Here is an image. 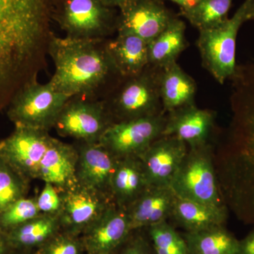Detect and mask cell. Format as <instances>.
I'll list each match as a JSON object with an SVG mask.
<instances>
[{
  "label": "cell",
  "mask_w": 254,
  "mask_h": 254,
  "mask_svg": "<svg viewBox=\"0 0 254 254\" xmlns=\"http://www.w3.org/2000/svg\"><path fill=\"white\" fill-rule=\"evenodd\" d=\"M108 39H73L54 35L48 56L55 66L49 81L55 89L69 98L104 100L123 78L108 52Z\"/></svg>",
  "instance_id": "cell-3"
},
{
  "label": "cell",
  "mask_w": 254,
  "mask_h": 254,
  "mask_svg": "<svg viewBox=\"0 0 254 254\" xmlns=\"http://www.w3.org/2000/svg\"><path fill=\"white\" fill-rule=\"evenodd\" d=\"M185 239L189 254H236L240 242L224 226L187 232Z\"/></svg>",
  "instance_id": "cell-26"
},
{
  "label": "cell",
  "mask_w": 254,
  "mask_h": 254,
  "mask_svg": "<svg viewBox=\"0 0 254 254\" xmlns=\"http://www.w3.org/2000/svg\"><path fill=\"white\" fill-rule=\"evenodd\" d=\"M236 254H254V229L245 239L239 242Z\"/></svg>",
  "instance_id": "cell-34"
},
{
  "label": "cell",
  "mask_w": 254,
  "mask_h": 254,
  "mask_svg": "<svg viewBox=\"0 0 254 254\" xmlns=\"http://www.w3.org/2000/svg\"><path fill=\"white\" fill-rule=\"evenodd\" d=\"M189 45L186 24L177 16L156 38L148 43L149 64L163 68L176 63Z\"/></svg>",
  "instance_id": "cell-24"
},
{
  "label": "cell",
  "mask_w": 254,
  "mask_h": 254,
  "mask_svg": "<svg viewBox=\"0 0 254 254\" xmlns=\"http://www.w3.org/2000/svg\"><path fill=\"white\" fill-rule=\"evenodd\" d=\"M107 47L123 77L138 74L149 64L148 43L139 37L117 33L108 38Z\"/></svg>",
  "instance_id": "cell-21"
},
{
  "label": "cell",
  "mask_w": 254,
  "mask_h": 254,
  "mask_svg": "<svg viewBox=\"0 0 254 254\" xmlns=\"http://www.w3.org/2000/svg\"><path fill=\"white\" fill-rule=\"evenodd\" d=\"M230 80L231 119L213 148L214 165L227 209L254 225V62L237 65Z\"/></svg>",
  "instance_id": "cell-1"
},
{
  "label": "cell",
  "mask_w": 254,
  "mask_h": 254,
  "mask_svg": "<svg viewBox=\"0 0 254 254\" xmlns=\"http://www.w3.org/2000/svg\"><path fill=\"white\" fill-rule=\"evenodd\" d=\"M233 0H198L188 9L180 10V14L198 30L220 26L228 19Z\"/></svg>",
  "instance_id": "cell-27"
},
{
  "label": "cell",
  "mask_w": 254,
  "mask_h": 254,
  "mask_svg": "<svg viewBox=\"0 0 254 254\" xmlns=\"http://www.w3.org/2000/svg\"><path fill=\"white\" fill-rule=\"evenodd\" d=\"M160 91L165 114L195 104L196 83L176 63L162 68Z\"/></svg>",
  "instance_id": "cell-22"
},
{
  "label": "cell",
  "mask_w": 254,
  "mask_h": 254,
  "mask_svg": "<svg viewBox=\"0 0 254 254\" xmlns=\"http://www.w3.org/2000/svg\"><path fill=\"white\" fill-rule=\"evenodd\" d=\"M118 9L100 0H53V20L73 39H108L117 33Z\"/></svg>",
  "instance_id": "cell-6"
},
{
  "label": "cell",
  "mask_w": 254,
  "mask_h": 254,
  "mask_svg": "<svg viewBox=\"0 0 254 254\" xmlns=\"http://www.w3.org/2000/svg\"><path fill=\"white\" fill-rule=\"evenodd\" d=\"M78 151L74 145L53 138L40 163L37 179L50 183L60 192L78 185L76 165Z\"/></svg>",
  "instance_id": "cell-18"
},
{
  "label": "cell",
  "mask_w": 254,
  "mask_h": 254,
  "mask_svg": "<svg viewBox=\"0 0 254 254\" xmlns=\"http://www.w3.org/2000/svg\"><path fill=\"white\" fill-rule=\"evenodd\" d=\"M161 69L148 64L138 74L122 78L103 100L113 124L165 114L160 91Z\"/></svg>",
  "instance_id": "cell-4"
},
{
  "label": "cell",
  "mask_w": 254,
  "mask_h": 254,
  "mask_svg": "<svg viewBox=\"0 0 254 254\" xmlns=\"http://www.w3.org/2000/svg\"><path fill=\"white\" fill-rule=\"evenodd\" d=\"M215 113L200 109L195 104L166 114L163 136L176 137L186 143L189 148L210 143L215 127Z\"/></svg>",
  "instance_id": "cell-17"
},
{
  "label": "cell",
  "mask_w": 254,
  "mask_h": 254,
  "mask_svg": "<svg viewBox=\"0 0 254 254\" xmlns=\"http://www.w3.org/2000/svg\"><path fill=\"white\" fill-rule=\"evenodd\" d=\"M34 254H86V252L81 237L61 230L34 250Z\"/></svg>",
  "instance_id": "cell-31"
},
{
  "label": "cell",
  "mask_w": 254,
  "mask_h": 254,
  "mask_svg": "<svg viewBox=\"0 0 254 254\" xmlns=\"http://www.w3.org/2000/svg\"><path fill=\"white\" fill-rule=\"evenodd\" d=\"M180 6V10L188 9L196 2L198 0H168Z\"/></svg>",
  "instance_id": "cell-37"
},
{
  "label": "cell",
  "mask_w": 254,
  "mask_h": 254,
  "mask_svg": "<svg viewBox=\"0 0 254 254\" xmlns=\"http://www.w3.org/2000/svg\"><path fill=\"white\" fill-rule=\"evenodd\" d=\"M9 254H34V251L14 249Z\"/></svg>",
  "instance_id": "cell-38"
},
{
  "label": "cell",
  "mask_w": 254,
  "mask_h": 254,
  "mask_svg": "<svg viewBox=\"0 0 254 254\" xmlns=\"http://www.w3.org/2000/svg\"><path fill=\"white\" fill-rule=\"evenodd\" d=\"M76 180L78 185L110 197V181L118 159L98 143L78 142ZM112 200V199H111Z\"/></svg>",
  "instance_id": "cell-15"
},
{
  "label": "cell",
  "mask_w": 254,
  "mask_h": 254,
  "mask_svg": "<svg viewBox=\"0 0 254 254\" xmlns=\"http://www.w3.org/2000/svg\"><path fill=\"white\" fill-rule=\"evenodd\" d=\"M166 114L114 123L99 143L117 159L139 157L163 136Z\"/></svg>",
  "instance_id": "cell-10"
},
{
  "label": "cell",
  "mask_w": 254,
  "mask_h": 254,
  "mask_svg": "<svg viewBox=\"0 0 254 254\" xmlns=\"http://www.w3.org/2000/svg\"><path fill=\"white\" fill-rule=\"evenodd\" d=\"M177 16L163 0H130L118 9L117 33L133 35L148 43Z\"/></svg>",
  "instance_id": "cell-12"
},
{
  "label": "cell",
  "mask_w": 254,
  "mask_h": 254,
  "mask_svg": "<svg viewBox=\"0 0 254 254\" xmlns=\"http://www.w3.org/2000/svg\"><path fill=\"white\" fill-rule=\"evenodd\" d=\"M29 181L0 158V214L16 200L26 197Z\"/></svg>",
  "instance_id": "cell-28"
},
{
  "label": "cell",
  "mask_w": 254,
  "mask_h": 254,
  "mask_svg": "<svg viewBox=\"0 0 254 254\" xmlns=\"http://www.w3.org/2000/svg\"><path fill=\"white\" fill-rule=\"evenodd\" d=\"M226 206L218 207L177 197L171 218L187 232H195L224 226Z\"/></svg>",
  "instance_id": "cell-23"
},
{
  "label": "cell",
  "mask_w": 254,
  "mask_h": 254,
  "mask_svg": "<svg viewBox=\"0 0 254 254\" xmlns=\"http://www.w3.org/2000/svg\"><path fill=\"white\" fill-rule=\"evenodd\" d=\"M60 231L59 215H41L6 234L13 248L34 251Z\"/></svg>",
  "instance_id": "cell-25"
},
{
  "label": "cell",
  "mask_w": 254,
  "mask_h": 254,
  "mask_svg": "<svg viewBox=\"0 0 254 254\" xmlns=\"http://www.w3.org/2000/svg\"><path fill=\"white\" fill-rule=\"evenodd\" d=\"M53 0H0V114L47 69Z\"/></svg>",
  "instance_id": "cell-2"
},
{
  "label": "cell",
  "mask_w": 254,
  "mask_h": 254,
  "mask_svg": "<svg viewBox=\"0 0 254 254\" xmlns=\"http://www.w3.org/2000/svg\"><path fill=\"white\" fill-rule=\"evenodd\" d=\"M49 131L15 127L0 141V158L28 181L37 179L40 163L53 141Z\"/></svg>",
  "instance_id": "cell-11"
},
{
  "label": "cell",
  "mask_w": 254,
  "mask_h": 254,
  "mask_svg": "<svg viewBox=\"0 0 254 254\" xmlns=\"http://www.w3.org/2000/svg\"><path fill=\"white\" fill-rule=\"evenodd\" d=\"M41 215L43 214L38 209L36 198L23 197L0 214V230L8 233Z\"/></svg>",
  "instance_id": "cell-30"
},
{
  "label": "cell",
  "mask_w": 254,
  "mask_h": 254,
  "mask_svg": "<svg viewBox=\"0 0 254 254\" xmlns=\"http://www.w3.org/2000/svg\"><path fill=\"white\" fill-rule=\"evenodd\" d=\"M14 250L10 244L7 234L0 230V254H9Z\"/></svg>",
  "instance_id": "cell-35"
},
{
  "label": "cell",
  "mask_w": 254,
  "mask_h": 254,
  "mask_svg": "<svg viewBox=\"0 0 254 254\" xmlns=\"http://www.w3.org/2000/svg\"><path fill=\"white\" fill-rule=\"evenodd\" d=\"M170 187L177 197L182 199L226 206L215 173L213 145L209 143L189 148Z\"/></svg>",
  "instance_id": "cell-7"
},
{
  "label": "cell",
  "mask_w": 254,
  "mask_h": 254,
  "mask_svg": "<svg viewBox=\"0 0 254 254\" xmlns=\"http://www.w3.org/2000/svg\"><path fill=\"white\" fill-rule=\"evenodd\" d=\"M100 1L106 6L119 9L128 2L130 0H100Z\"/></svg>",
  "instance_id": "cell-36"
},
{
  "label": "cell",
  "mask_w": 254,
  "mask_h": 254,
  "mask_svg": "<svg viewBox=\"0 0 254 254\" xmlns=\"http://www.w3.org/2000/svg\"><path fill=\"white\" fill-rule=\"evenodd\" d=\"M249 21H254V1L251 6L250 14H249Z\"/></svg>",
  "instance_id": "cell-39"
},
{
  "label": "cell",
  "mask_w": 254,
  "mask_h": 254,
  "mask_svg": "<svg viewBox=\"0 0 254 254\" xmlns=\"http://www.w3.org/2000/svg\"><path fill=\"white\" fill-rule=\"evenodd\" d=\"M124 244L120 254H155L149 242L141 236L133 237L131 240L127 239Z\"/></svg>",
  "instance_id": "cell-33"
},
{
  "label": "cell",
  "mask_w": 254,
  "mask_h": 254,
  "mask_svg": "<svg viewBox=\"0 0 254 254\" xmlns=\"http://www.w3.org/2000/svg\"><path fill=\"white\" fill-rule=\"evenodd\" d=\"M36 200L38 209L43 215H60L63 205L61 195L51 184L45 183Z\"/></svg>",
  "instance_id": "cell-32"
},
{
  "label": "cell",
  "mask_w": 254,
  "mask_h": 254,
  "mask_svg": "<svg viewBox=\"0 0 254 254\" xmlns=\"http://www.w3.org/2000/svg\"><path fill=\"white\" fill-rule=\"evenodd\" d=\"M254 0H245L231 18L220 26L200 31L196 46L202 66L220 84L233 77L237 68L236 43L241 26L249 21Z\"/></svg>",
  "instance_id": "cell-5"
},
{
  "label": "cell",
  "mask_w": 254,
  "mask_h": 254,
  "mask_svg": "<svg viewBox=\"0 0 254 254\" xmlns=\"http://www.w3.org/2000/svg\"><path fill=\"white\" fill-rule=\"evenodd\" d=\"M60 195L61 230L77 236H81L113 203L108 197L79 185Z\"/></svg>",
  "instance_id": "cell-13"
},
{
  "label": "cell",
  "mask_w": 254,
  "mask_h": 254,
  "mask_svg": "<svg viewBox=\"0 0 254 254\" xmlns=\"http://www.w3.org/2000/svg\"><path fill=\"white\" fill-rule=\"evenodd\" d=\"M148 228L155 254H189L185 237L168 222H162Z\"/></svg>",
  "instance_id": "cell-29"
},
{
  "label": "cell",
  "mask_w": 254,
  "mask_h": 254,
  "mask_svg": "<svg viewBox=\"0 0 254 254\" xmlns=\"http://www.w3.org/2000/svg\"><path fill=\"white\" fill-rule=\"evenodd\" d=\"M113 124L103 100L73 97L60 112L54 128L61 136L78 142L98 143Z\"/></svg>",
  "instance_id": "cell-9"
},
{
  "label": "cell",
  "mask_w": 254,
  "mask_h": 254,
  "mask_svg": "<svg viewBox=\"0 0 254 254\" xmlns=\"http://www.w3.org/2000/svg\"><path fill=\"white\" fill-rule=\"evenodd\" d=\"M177 195L170 187H149L128 208L132 232L171 218Z\"/></svg>",
  "instance_id": "cell-19"
},
{
  "label": "cell",
  "mask_w": 254,
  "mask_h": 254,
  "mask_svg": "<svg viewBox=\"0 0 254 254\" xmlns=\"http://www.w3.org/2000/svg\"><path fill=\"white\" fill-rule=\"evenodd\" d=\"M149 187L139 157L120 159L110 181V197L127 210Z\"/></svg>",
  "instance_id": "cell-20"
},
{
  "label": "cell",
  "mask_w": 254,
  "mask_h": 254,
  "mask_svg": "<svg viewBox=\"0 0 254 254\" xmlns=\"http://www.w3.org/2000/svg\"><path fill=\"white\" fill-rule=\"evenodd\" d=\"M189 148L176 137L162 136L140 155L149 187H170Z\"/></svg>",
  "instance_id": "cell-16"
},
{
  "label": "cell",
  "mask_w": 254,
  "mask_h": 254,
  "mask_svg": "<svg viewBox=\"0 0 254 254\" xmlns=\"http://www.w3.org/2000/svg\"><path fill=\"white\" fill-rule=\"evenodd\" d=\"M131 232L127 210L113 203L80 237L86 254H113Z\"/></svg>",
  "instance_id": "cell-14"
},
{
  "label": "cell",
  "mask_w": 254,
  "mask_h": 254,
  "mask_svg": "<svg viewBox=\"0 0 254 254\" xmlns=\"http://www.w3.org/2000/svg\"><path fill=\"white\" fill-rule=\"evenodd\" d=\"M69 98L56 91L50 82H32L13 98L6 115L15 127L49 131Z\"/></svg>",
  "instance_id": "cell-8"
}]
</instances>
